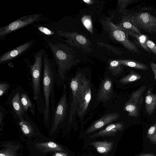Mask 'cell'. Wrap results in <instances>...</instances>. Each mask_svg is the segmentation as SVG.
<instances>
[{"label": "cell", "mask_w": 156, "mask_h": 156, "mask_svg": "<svg viewBox=\"0 0 156 156\" xmlns=\"http://www.w3.org/2000/svg\"><path fill=\"white\" fill-rule=\"evenodd\" d=\"M44 44L50 52L55 61L57 69L56 84L62 85L68 78V73L75 64L70 49L63 42L62 39L41 36Z\"/></svg>", "instance_id": "6da1fadb"}, {"label": "cell", "mask_w": 156, "mask_h": 156, "mask_svg": "<svg viewBox=\"0 0 156 156\" xmlns=\"http://www.w3.org/2000/svg\"><path fill=\"white\" fill-rule=\"evenodd\" d=\"M57 69L55 62L51 58L45 49L43 58V66L42 81V92L44 109L43 114L44 124L48 126L50 122L51 115L55 106L54 86L56 83Z\"/></svg>", "instance_id": "7a4b0ae2"}, {"label": "cell", "mask_w": 156, "mask_h": 156, "mask_svg": "<svg viewBox=\"0 0 156 156\" xmlns=\"http://www.w3.org/2000/svg\"><path fill=\"white\" fill-rule=\"evenodd\" d=\"M45 50L41 49L23 59L31 76L33 98L35 101L38 112L42 114L44 111V105L42 95L41 84Z\"/></svg>", "instance_id": "3957f363"}, {"label": "cell", "mask_w": 156, "mask_h": 156, "mask_svg": "<svg viewBox=\"0 0 156 156\" xmlns=\"http://www.w3.org/2000/svg\"><path fill=\"white\" fill-rule=\"evenodd\" d=\"M83 73L77 72L69 79V96L68 102V117L71 123L77 114V110L81 95V84Z\"/></svg>", "instance_id": "277c9868"}, {"label": "cell", "mask_w": 156, "mask_h": 156, "mask_svg": "<svg viewBox=\"0 0 156 156\" xmlns=\"http://www.w3.org/2000/svg\"><path fill=\"white\" fill-rule=\"evenodd\" d=\"M42 13L26 15L21 17L7 25L0 28V40H5L6 36L31 24L43 21H48Z\"/></svg>", "instance_id": "5b68a950"}, {"label": "cell", "mask_w": 156, "mask_h": 156, "mask_svg": "<svg viewBox=\"0 0 156 156\" xmlns=\"http://www.w3.org/2000/svg\"><path fill=\"white\" fill-rule=\"evenodd\" d=\"M92 86L90 79L83 74L81 84V95L77 114L81 122L87 114L92 98Z\"/></svg>", "instance_id": "8992f818"}, {"label": "cell", "mask_w": 156, "mask_h": 156, "mask_svg": "<svg viewBox=\"0 0 156 156\" xmlns=\"http://www.w3.org/2000/svg\"><path fill=\"white\" fill-rule=\"evenodd\" d=\"M67 91L66 86H63L62 93L55 106V109L51 115L50 122L51 130L55 131L60 124L64 120L68 112V102L67 97Z\"/></svg>", "instance_id": "52a82bcc"}, {"label": "cell", "mask_w": 156, "mask_h": 156, "mask_svg": "<svg viewBox=\"0 0 156 156\" xmlns=\"http://www.w3.org/2000/svg\"><path fill=\"white\" fill-rule=\"evenodd\" d=\"M104 22V27L113 38L120 42L130 51L138 54H140L137 47L129 39V34L126 30L121 28L119 26L115 25L108 20Z\"/></svg>", "instance_id": "ba28073f"}, {"label": "cell", "mask_w": 156, "mask_h": 156, "mask_svg": "<svg viewBox=\"0 0 156 156\" xmlns=\"http://www.w3.org/2000/svg\"><path fill=\"white\" fill-rule=\"evenodd\" d=\"M133 24L138 30L150 33H156V16L147 12L134 13L131 18Z\"/></svg>", "instance_id": "9c48e42d"}, {"label": "cell", "mask_w": 156, "mask_h": 156, "mask_svg": "<svg viewBox=\"0 0 156 156\" xmlns=\"http://www.w3.org/2000/svg\"><path fill=\"white\" fill-rule=\"evenodd\" d=\"M35 39H30L17 47L3 53L0 56V65L5 64L31 51L36 44Z\"/></svg>", "instance_id": "30bf717a"}, {"label": "cell", "mask_w": 156, "mask_h": 156, "mask_svg": "<svg viewBox=\"0 0 156 156\" xmlns=\"http://www.w3.org/2000/svg\"><path fill=\"white\" fill-rule=\"evenodd\" d=\"M21 86L17 85L13 89L9 94L6 104L10 110L13 117L17 120L26 112L24 111L21 101Z\"/></svg>", "instance_id": "8fae6325"}, {"label": "cell", "mask_w": 156, "mask_h": 156, "mask_svg": "<svg viewBox=\"0 0 156 156\" xmlns=\"http://www.w3.org/2000/svg\"><path fill=\"white\" fill-rule=\"evenodd\" d=\"M119 115L117 113H110L103 116L101 118L95 121L85 131L86 133L93 132L117 120Z\"/></svg>", "instance_id": "7c38bea8"}, {"label": "cell", "mask_w": 156, "mask_h": 156, "mask_svg": "<svg viewBox=\"0 0 156 156\" xmlns=\"http://www.w3.org/2000/svg\"><path fill=\"white\" fill-rule=\"evenodd\" d=\"M112 81L108 77L101 82L98 91L97 98L99 101H105L108 100L113 93Z\"/></svg>", "instance_id": "4fadbf2b"}, {"label": "cell", "mask_w": 156, "mask_h": 156, "mask_svg": "<svg viewBox=\"0 0 156 156\" xmlns=\"http://www.w3.org/2000/svg\"><path fill=\"white\" fill-rule=\"evenodd\" d=\"M124 125L122 122H118L110 124L105 128L90 136L91 138L104 136H112L118 132L124 129Z\"/></svg>", "instance_id": "5bb4252c"}, {"label": "cell", "mask_w": 156, "mask_h": 156, "mask_svg": "<svg viewBox=\"0 0 156 156\" xmlns=\"http://www.w3.org/2000/svg\"><path fill=\"white\" fill-rule=\"evenodd\" d=\"M20 98L21 104L24 112H27L29 110L33 116L35 115L36 106L27 93L21 86L20 89Z\"/></svg>", "instance_id": "9a60e30c"}, {"label": "cell", "mask_w": 156, "mask_h": 156, "mask_svg": "<svg viewBox=\"0 0 156 156\" xmlns=\"http://www.w3.org/2000/svg\"><path fill=\"white\" fill-rule=\"evenodd\" d=\"M145 109L149 115L153 114L156 108V94H153L148 90L145 97Z\"/></svg>", "instance_id": "2e32d148"}, {"label": "cell", "mask_w": 156, "mask_h": 156, "mask_svg": "<svg viewBox=\"0 0 156 156\" xmlns=\"http://www.w3.org/2000/svg\"><path fill=\"white\" fill-rule=\"evenodd\" d=\"M134 13V12H128L125 14L120 24L118 26L124 30L132 31L138 34H141L140 31L133 24L131 20V18Z\"/></svg>", "instance_id": "e0dca14e"}, {"label": "cell", "mask_w": 156, "mask_h": 156, "mask_svg": "<svg viewBox=\"0 0 156 156\" xmlns=\"http://www.w3.org/2000/svg\"><path fill=\"white\" fill-rule=\"evenodd\" d=\"M33 27L36 30V32L40 36H45L50 37L57 38L55 33L48 27L45 23L42 24L40 23L33 25Z\"/></svg>", "instance_id": "ac0fdd59"}, {"label": "cell", "mask_w": 156, "mask_h": 156, "mask_svg": "<svg viewBox=\"0 0 156 156\" xmlns=\"http://www.w3.org/2000/svg\"><path fill=\"white\" fill-rule=\"evenodd\" d=\"M114 142L106 141H96L92 142L90 144L94 147L99 153L101 154H106L112 149Z\"/></svg>", "instance_id": "d6986e66"}, {"label": "cell", "mask_w": 156, "mask_h": 156, "mask_svg": "<svg viewBox=\"0 0 156 156\" xmlns=\"http://www.w3.org/2000/svg\"><path fill=\"white\" fill-rule=\"evenodd\" d=\"M146 88L145 86H141L131 94L129 99L136 104L139 109L144 101L143 94Z\"/></svg>", "instance_id": "ffe728a7"}, {"label": "cell", "mask_w": 156, "mask_h": 156, "mask_svg": "<svg viewBox=\"0 0 156 156\" xmlns=\"http://www.w3.org/2000/svg\"><path fill=\"white\" fill-rule=\"evenodd\" d=\"M36 145L37 148L45 152L55 151H63L64 150L61 146L52 142L37 143Z\"/></svg>", "instance_id": "44dd1931"}, {"label": "cell", "mask_w": 156, "mask_h": 156, "mask_svg": "<svg viewBox=\"0 0 156 156\" xmlns=\"http://www.w3.org/2000/svg\"><path fill=\"white\" fill-rule=\"evenodd\" d=\"M129 35L134 37L138 41L140 45L144 50L151 53V52L146 45L147 40L149 39L148 36L142 34H138L133 31L126 30Z\"/></svg>", "instance_id": "7402d4cb"}, {"label": "cell", "mask_w": 156, "mask_h": 156, "mask_svg": "<svg viewBox=\"0 0 156 156\" xmlns=\"http://www.w3.org/2000/svg\"><path fill=\"white\" fill-rule=\"evenodd\" d=\"M124 110L128 112L129 116L137 117L140 113V109L134 103L129 100L124 107Z\"/></svg>", "instance_id": "603a6c76"}, {"label": "cell", "mask_w": 156, "mask_h": 156, "mask_svg": "<svg viewBox=\"0 0 156 156\" xmlns=\"http://www.w3.org/2000/svg\"><path fill=\"white\" fill-rule=\"evenodd\" d=\"M118 61L122 65L135 69L146 70L148 69L145 64L132 60H119Z\"/></svg>", "instance_id": "cb8c5ba5"}, {"label": "cell", "mask_w": 156, "mask_h": 156, "mask_svg": "<svg viewBox=\"0 0 156 156\" xmlns=\"http://www.w3.org/2000/svg\"><path fill=\"white\" fill-rule=\"evenodd\" d=\"M130 73L127 75L121 78L120 83H127L135 81L141 78V76L139 74L131 70Z\"/></svg>", "instance_id": "d4e9b609"}, {"label": "cell", "mask_w": 156, "mask_h": 156, "mask_svg": "<svg viewBox=\"0 0 156 156\" xmlns=\"http://www.w3.org/2000/svg\"><path fill=\"white\" fill-rule=\"evenodd\" d=\"M122 65L118 60H113L110 62L108 68L113 75H117L122 72Z\"/></svg>", "instance_id": "484cf974"}, {"label": "cell", "mask_w": 156, "mask_h": 156, "mask_svg": "<svg viewBox=\"0 0 156 156\" xmlns=\"http://www.w3.org/2000/svg\"><path fill=\"white\" fill-rule=\"evenodd\" d=\"M147 137L152 144H156V122L148 129Z\"/></svg>", "instance_id": "4316f807"}, {"label": "cell", "mask_w": 156, "mask_h": 156, "mask_svg": "<svg viewBox=\"0 0 156 156\" xmlns=\"http://www.w3.org/2000/svg\"><path fill=\"white\" fill-rule=\"evenodd\" d=\"M139 1L138 0H126L119 1V9L122 12L127 13L128 11L126 10V9L129 5L136 3Z\"/></svg>", "instance_id": "83f0119b"}, {"label": "cell", "mask_w": 156, "mask_h": 156, "mask_svg": "<svg viewBox=\"0 0 156 156\" xmlns=\"http://www.w3.org/2000/svg\"><path fill=\"white\" fill-rule=\"evenodd\" d=\"M10 87V84L5 81L0 82V97H1L7 92Z\"/></svg>", "instance_id": "f1b7e54d"}, {"label": "cell", "mask_w": 156, "mask_h": 156, "mask_svg": "<svg viewBox=\"0 0 156 156\" xmlns=\"http://www.w3.org/2000/svg\"><path fill=\"white\" fill-rule=\"evenodd\" d=\"M85 27L90 32H92V23L90 18L88 16H84L82 19Z\"/></svg>", "instance_id": "f546056e"}, {"label": "cell", "mask_w": 156, "mask_h": 156, "mask_svg": "<svg viewBox=\"0 0 156 156\" xmlns=\"http://www.w3.org/2000/svg\"><path fill=\"white\" fill-rule=\"evenodd\" d=\"M146 45L151 52L156 55V44L148 39L147 41Z\"/></svg>", "instance_id": "4dcf8cb0"}, {"label": "cell", "mask_w": 156, "mask_h": 156, "mask_svg": "<svg viewBox=\"0 0 156 156\" xmlns=\"http://www.w3.org/2000/svg\"><path fill=\"white\" fill-rule=\"evenodd\" d=\"M6 111L5 108L2 105L0 106V125L2 126L3 124V119L5 117Z\"/></svg>", "instance_id": "1f68e13d"}, {"label": "cell", "mask_w": 156, "mask_h": 156, "mask_svg": "<svg viewBox=\"0 0 156 156\" xmlns=\"http://www.w3.org/2000/svg\"><path fill=\"white\" fill-rule=\"evenodd\" d=\"M15 153L13 151L7 149L1 151L0 156H14Z\"/></svg>", "instance_id": "d6a6232c"}, {"label": "cell", "mask_w": 156, "mask_h": 156, "mask_svg": "<svg viewBox=\"0 0 156 156\" xmlns=\"http://www.w3.org/2000/svg\"><path fill=\"white\" fill-rule=\"evenodd\" d=\"M76 39L80 44H84L87 42L86 38L83 36L81 35H78L76 37Z\"/></svg>", "instance_id": "836d02e7"}, {"label": "cell", "mask_w": 156, "mask_h": 156, "mask_svg": "<svg viewBox=\"0 0 156 156\" xmlns=\"http://www.w3.org/2000/svg\"><path fill=\"white\" fill-rule=\"evenodd\" d=\"M150 66L154 75L155 79L156 80V63L151 62L150 63Z\"/></svg>", "instance_id": "e575fe53"}, {"label": "cell", "mask_w": 156, "mask_h": 156, "mask_svg": "<svg viewBox=\"0 0 156 156\" xmlns=\"http://www.w3.org/2000/svg\"><path fill=\"white\" fill-rule=\"evenodd\" d=\"M139 156H156V155L152 153H148L141 154Z\"/></svg>", "instance_id": "d590c367"}, {"label": "cell", "mask_w": 156, "mask_h": 156, "mask_svg": "<svg viewBox=\"0 0 156 156\" xmlns=\"http://www.w3.org/2000/svg\"><path fill=\"white\" fill-rule=\"evenodd\" d=\"M53 156H67L66 154L65 153L61 152L56 153Z\"/></svg>", "instance_id": "8d00e7d4"}, {"label": "cell", "mask_w": 156, "mask_h": 156, "mask_svg": "<svg viewBox=\"0 0 156 156\" xmlns=\"http://www.w3.org/2000/svg\"><path fill=\"white\" fill-rule=\"evenodd\" d=\"M83 1L88 4H91L92 3L93 1L90 0H83Z\"/></svg>", "instance_id": "74e56055"}]
</instances>
